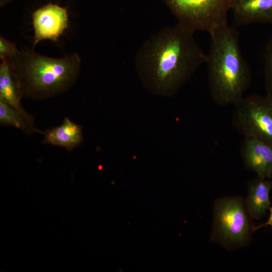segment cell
I'll use <instances>...</instances> for the list:
<instances>
[{
	"label": "cell",
	"mask_w": 272,
	"mask_h": 272,
	"mask_svg": "<svg viewBox=\"0 0 272 272\" xmlns=\"http://www.w3.org/2000/svg\"><path fill=\"white\" fill-rule=\"evenodd\" d=\"M193 35L177 23L145 41L135 56V67L148 91L172 96L205 62L206 54Z\"/></svg>",
	"instance_id": "cell-1"
},
{
	"label": "cell",
	"mask_w": 272,
	"mask_h": 272,
	"mask_svg": "<svg viewBox=\"0 0 272 272\" xmlns=\"http://www.w3.org/2000/svg\"><path fill=\"white\" fill-rule=\"evenodd\" d=\"M0 123L13 126L27 134L34 132L43 133L37 129L18 111L0 99Z\"/></svg>",
	"instance_id": "cell-13"
},
{
	"label": "cell",
	"mask_w": 272,
	"mask_h": 272,
	"mask_svg": "<svg viewBox=\"0 0 272 272\" xmlns=\"http://www.w3.org/2000/svg\"><path fill=\"white\" fill-rule=\"evenodd\" d=\"M34 31L33 47L43 40L58 41L68 27V14L65 8L49 3L32 14Z\"/></svg>",
	"instance_id": "cell-7"
},
{
	"label": "cell",
	"mask_w": 272,
	"mask_h": 272,
	"mask_svg": "<svg viewBox=\"0 0 272 272\" xmlns=\"http://www.w3.org/2000/svg\"><path fill=\"white\" fill-rule=\"evenodd\" d=\"M269 216L268 217V218L267 219V221L259 225V226H255L254 227V230L256 231L258 229H259V228H261L263 227H265V226H272V206H270L269 210Z\"/></svg>",
	"instance_id": "cell-16"
},
{
	"label": "cell",
	"mask_w": 272,
	"mask_h": 272,
	"mask_svg": "<svg viewBox=\"0 0 272 272\" xmlns=\"http://www.w3.org/2000/svg\"><path fill=\"white\" fill-rule=\"evenodd\" d=\"M232 121L244 137L272 144V99L267 96H244L235 105Z\"/></svg>",
	"instance_id": "cell-6"
},
{
	"label": "cell",
	"mask_w": 272,
	"mask_h": 272,
	"mask_svg": "<svg viewBox=\"0 0 272 272\" xmlns=\"http://www.w3.org/2000/svg\"><path fill=\"white\" fill-rule=\"evenodd\" d=\"M21 98L10 61L8 59L3 60L0 65V99L20 112L34 125L33 117L25 111L21 104Z\"/></svg>",
	"instance_id": "cell-12"
},
{
	"label": "cell",
	"mask_w": 272,
	"mask_h": 272,
	"mask_svg": "<svg viewBox=\"0 0 272 272\" xmlns=\"http://www.w3.org/2000/svg\"><path fill=\"white\" fill-rule=\"evenodd\" d=\"M236 26L252 23L272 24V0H230Z\"/></svg>",
	"instance_id": "cell-9"
},
{
	"label": "cell",
	"mask_w": 272,
	"mask_h": 272,
	"mask_svg": "<svg viewBox=\"0 0 272 272\" xmlns=\"http://www.w3.org/2000/svg\"><path fill=\"white\" fill-rule=\"evenodd\" d=\"M272 179L256 177L250 181L247 187V196L245 199L251 218L259 220L263 217L270 207V192Z\"/></svg>",
	"instance_id": "cell-10"
},
{
	"label": "cell",
	"mask_w": 272,
	"mask_h": 272,
	"mask_svg": "<svg viewBox=\"0 0 272 272\" xmlns=\"http://www.w3.org/2000/svg\"><path fill=\"white\" fill-rule=\"evenodd\" d=\"M20 51L15 43L10 42L2 36H0V58L2 60L16 57Z\"/></svg>",
	"instance_id": "cell-15"
},
{
	"label": "cell",
	"mask_w": 272,
	"mask_h": 272,
	"mask_svg": "<svg viewBox=\"0 0 272 272\" xmlns=\"http://www.w3.org/2000/svg\"><path fill=\"white\" fill-rule=\"evenodd\" d=\"M245 199L241 196H226L214 203L211 240L229 250L248 246L254 227Z\"/></svg>",
	"instance_id": "cell-4"
},
{
	"label": "cell",
	"mask_w": 272,
	"mask_h": 272,
	"mask_svg": "<svg viewBox=\"0 0 272 272\" xmlns=\"http://www.w3.org/2000/svg\"><path fill=\"white\" fill-rule=\"evenodd\" d=\"M264 59L265 95L272 99V37L266 45Z\"/></svg>",
	"instance_id": "cell-14"
},
{
	"label": "cell",
	"mask_w": 272,
	"mask_h": 272,
	"mask_svg": "<svg viewBox=\"0 0 272 272\" xmlns=\"http://www.w3.org/2000/svg\"><path fill=\"white\" fill-rule=\"evenodd\" d=\"M9 60L22 97L38 99L51 97L70 89L78 78L81 64L77 53L52 58L33 49L20 51Z\"/></svg>",
	"instance_id": "cell-3"
},
{
	"label": "cell",
	"mask_w": 272,
	"mask_h": 272,
	"mask_svg": "<svg viewBox=\"0 0 272 272\" xmlns=\"http://www.w3.org/2000/svg\"><path fill=\"white\" fill-rule=\"evenodd\" d=\"M43 144L62 147L68 151L80 146L83 142L82 127L65 117L61 124L43 132Z\"/></svg>",
	"instance_id": "cell-11"
},
{
	"label": "cell",
	"mask_w": 272,
	"mask_h": 272,
	"mask_svg": "<svg viewBox=\"0 0 272 272\" xmlns=\"http://www.w3.org/2000/svg\"><path fill=\"white\" fill-rule=\"evenodd\" d=\"M178 21L192 33L209 34L227 23L230 0H163Z\"/></svg>",
	"instance_id": "cell-5"
},
{
	"label": "cell",
	"mask_w": 272,
	"mask_h": 272,
	"mask_svg": "<svg viewBox=\"0 0 272 272\" xmlns=\"http://www.w3.org/2000/svg\"><path fill=\"white\" fill-rule=\"evenodd\" d=\"M242 159L245 168L259 178L272 179V144L254 137H244Z\"/></svg>",
	"instance_id": "cell-8"
},
{
	"label": "cell",
	"mask_w": 272,
	"mask_h": 272,
	"mask_svg": "<svg viewBox=\"0 0 272 272\" xmlns=\"http://www.w3.org/2000/svg\"><path fill=\"white\" fill-rule=\"evenodd\" d=\"M210 50L206 54L208 87L217 104L234 105L244 96L251 81V73L240 48L236 27L228 22L210 33Z\"/></svg>",
	"instance_id": "cell-2"
}]
</instances>
